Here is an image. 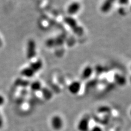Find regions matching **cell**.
Listing matches in <instances>:
<instances>
[{"label":"cell","instance_id":"1","mask_svg":"<svg viewBox=\"0 0 131 131\" xmlns=\"http://www.w3.org/2000/svg\"><path fill=\"white\" fill-rule=\"evenodd\" d=\"M36 44L35 40L30 39L28 41L26 47V57L28 60L34 59L37 55Z\"/></svg>","mask_w":131,"mask_h":131},{"label":"cell","instance_id":"2","mask_svg":"<svg viewBox=\"0 0 131 131\" xmlns=\"http://www.w3.org/2000/svg\"><path fill=\"white\" fill-rule=\"evenodd\" d=\"M77 128L79 131H89L90 130V118L88 117L82 118L78 124Z\"/></svg>","mask_w":131,"mask_h":131},{"label":"cell","instance_id":"3","mask_svg":"<svg viewBox=\"0 0 131 131\" xmlns=\"http://www.w3.org/2000/svg\"><path fill=\"white\" fill-rule=\"evenodd\" d=\"M43 66V63L42 61L40 59H38L35 61H33V62H32L28 66L36 74V73L39 72L40 69L42 68Z\"/></svg>","mask_w":131,"mask_h":131},{"label":"cell","instance_id":"4","mask_svg":"<svg viewBox=\"0 0 131 131\" xmlns=\"http://www.w3.org/2000/svg\"><path fill=\"white\" fill-rule=\"evenodd\" d=\"M81 89V84L78 81H74L69 86V91L73 95H75L79 92Z\"/></svg>","mask_w":131,"mask_h":131},{"label":"cell","instance_id":"5","mask_svg":"<svg viewBox=\"0 0 131 131\" xmlns=\"http://www.w3.org/2000/svg\"><path fill=\"white\" fill-rule=\"evenodd\" d=\"M80 9V4L77 2H73L69 5L67 8L68 13L71 15L76 14Z\"/></svg>","mask_w":131,"mask_h":131},{"label":"cell","instance_id":"6","mask_svg":"<svg viewBox=\"0 0 131 131\" xmlns=\"http://www.w3.org/2000/svg\"><path fill=\"white\" fill-rule=\"evenodd\" d=\"M35 74V72L33 71L32 69L28 67H26L24 68H23L21 71V75L26 77V78H32V77H34V75Z\"/></svg>","mask_w":131,"mask_h":131},{"label":"cell","instance_id":"7","mask_svg":"<svg viewBox=\"0 0 131 131\" xmlns=\"http://www.w3.org/2000/svg\"><path fill=\"white\" fill-rule=\"evenodd\" d=\"M115 0H105L103 6L102 7V10L103 12H108L110 10L112 6V4L114 2Z\"/></svg>","mask_w":131,"mask_h":131},{"label":"cell","instance_id":"8","mask_svg":"<svg viewBox=\"0 0 131 131\" xmlns=\"http://www.w3.org/2000/svg\"><path fill=\"white\" fill-rule=\"evenodd\" d=\"M54 127L57 129H59L62 127L63 126V121L60 117L56 116L54 118Z\"/></svg>","mask_w":131,"mask_h":131},{"label":"cell","instance_id":"9","mask_svg":"<svg viewBox=\"0 0 131 131\" xmlns=\"http://www.w3.org/2000/svg\"><path fill=\"white\" fill-rule=\"evenodd\" d=\"M91 73H92L91 68L89 67H87L84 70L82 75H83V77H84V78H89L90 75H91Z\"/></svg>","mask_w":131,"mask_h":131},{"label":"cell","instance_id":"10","mask_svg":"<svg viewBox=\"0 0 131 131\" xmlns=\"http://www.w3.org/2000/svg\"><path fill=\"white\" fill-rule=\"evenodd\" d=\"M31 88L33 90H39L41 88V84L38 81H35L32 84Z\"/></svg>","mask_w":131,"mask_h":131},{"label":"cell","instance_id":"11","mask_svg":"<svg viewBox=\"0 0 131 131\" xmlns=\"http://www.w3.org/2000/svg\"><path fill=\"white\" fill-rule=\"evenodd\" d=\"M90 131H103L101 127L98 126H93L92 128L90 129Z\"/></svg>","mask_w":131,"mask_h":131},{"label":"cell","instance_id":"12","mask_svg":"<svg viewBox=\"0 0 131 131\" xmlns=\"http://www.w3.org/2000/svg\"><path fill=\"white\" fill-rule=\"evenodd\" d=\"M3 46V42L2 40V39L0 37V48H1Z\"/></svg>","mask_w":131,"mask_h":131},{"label":"cell","instance_id":"13","mask_svg":"<svg viewBox=\"0 0 131 131\" xmlns=\"http://www.w3.org/2000/svg\"><path fill=\"white\" fill-rule=\"evenodd\" d=\"M129 114H130V116H131V109L130 110V112H129Z\"/></svg>","mask_w":131,"mask_h":131}]
</instances>
